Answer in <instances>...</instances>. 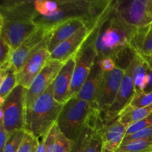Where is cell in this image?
<instances>
[{
	"mask_svg": "<svg viewBox=\"0 0 152 152\" xmlns=\"http://www.w3.org/2000/svg\"><path fill=\"white\" fill-rule=\"evenodd\" d=\"M150 152H152V151H150Z\"/></svg>",
	"mask_w": 152,
	"mask_h": 152,
	"instance_id": "obj_41",
	"label": "cell"
},
{
	"mask_svg": "<svg viewBox=\"0 0 152 152\" xmlns=\"http://www.w3.org/2000/svg\"><path fill=\"white\" fill-rule=\"evenodd\" d=\"M75 65L76 56H74L64 63L53 83L54 98L61 104H65L67 102Z\"/></svg>",
	"mask_w": 152,
	"mask_h": 152,
	"instance_id": "obj_15",
	"label": "cell"
},
{
	"mask_svg": "<svg viewBox=\"0 0 152 152\" xmlns=\"http://www.w3.org/2000/svg\"><path fill=\"white\" fill-rule=\"evenodd\" d=\"M146 62L147 65L149 67L150 70L152 71V55H148V56H142Z\"/></svg>",
	"mask_w": 152,
	"mask_h": 152,
	"instance_id": "obj_37",
	"label": "cell"
},
{
	"mask_svg": "<svg viewBox=\"0 0 152 152\" xmlns=\"http://www.w3.org/2000/svg\"><path fill=\"white\" fill-rule=\"evenodd\" d=\"M147 3L148 0L115 1L114 14L126 27L136 31L142 29L152 24Z\"/></svg>",
	"mask_w": 152,
	"mask_h": 152,
	"instance_id": "obj_5",
	"label": "cell"
},
{
	"mask_svg": "<svg viewBox=\"0 0 152 152\" xmlns=\"http://www.w3.org/2000/svg\"><path fill=\"white\" fill-rule=\"evenodd\" d=\"M96 60H97L99 67H100V68L103 72L111 71L114 68H117L114 60L111 57H104L102 58V59H97L96 58Z\"/></svg>",
	"mask_w": 152,
	"mask_h": 152,
	"instance_id": "obj_34",
	"label": "cell"
},
{
	"mask_svg": "<svg viewBox=\"0 0 152 152\" xmlns=\"http://www.w3.org/2000/svg\"><path fill=\"white\" fill-rule=\"evenodd\" d=\"M0 38L9 45L13 51L39 28L33 20H0Z\"/></svg>",
	"mask_w": 152,
	"mask_h": 152,
	"instance_id": "obj_9",
	"label": "cell"
},
{
	"mask_svg": "<svg viewBox=\"0 0 152 152\" xmlns=\"http://www.w3.org/2000/svg\"><path fill=\"white\" fill-rule=\"evenodd\" d=\"M103 142L99 130H94L83 152H102Z\"/></svg>",
	"mask_w": 152,
	"mask_h": 152,
	"instance_id": "obj_26",
	"label": "cell"
},
{
	"mask_svg": "<svg viewBox=\"0 0 152 152\" xmlns=\"http://www.w3.org/2000/svg\"><path fill=\"white\" fill-rule=\"evenodd\" d=\"M63 106L64 104L59 103L55 99L52 83L34 105L26 110L25 132L38 139L43 138L57 123Z\"/></svg>",
	"mask_w": 152,
	"mask_h": 152,
	"instance_id": "obj_2",
	"label": "cell"
},
{
	"mask_svg": "<svg viewBox=\"0 0 152 152\" xmlns=\"http://www.w3.org/2000/svg\"><path fill=\"white\" fill-rule=\"evenodd\" d=\"M97 54L93 43L89 39L83 46L76 56V65L73 73L72 80L68 91L67 101L77 96L82 86L90 74Z\"/></svg>",
	"mask_w": 152,
	"mask_h": 152,
	"instance_id": "obj_6",
	"label": "cell"
},
{
	"mask_svg": "<svg viewBox=\"0 0 152 152\" xmlns=\"http://www.w3.org/2000/svg\"><path fill=\"white\" fill-rule=\"evenodd\" d=\"M86 25H87V23L83 18H72L53 27L48 45V49L50 53L59 45Z\"/></svg>",
	"mask_w": 152,
	"mask_h": 152,
	"instance_id": "obj_14",
	"label": "cell"
},
{
	"mask_svg": "<svg viewBox=\"0 0 152 152\" xmlns=\"http://www.w3.org/2000/svg\"><path fill=\"white\" fill-rule=\"evenodd\" d=\"M126 71L119 68L103 72L94 102V108L102 114L112 105L121 86Z\"/></svg>",
	"mask_w": 152,
	"mask_h": 152,
	"instance_id": "obj_7",
	"label": "cell"
},
{
	"mask_svg": "<svg viewBox=\"0 0 152 152\" xmlns=\"http://www.w3.org/2000/svg\"><path fill=\"white\" fill-rule=\"evenodd\" d=\"M52 30L51 28L39 26L31 37H28L16 50L13 51L10 62L17 73L35 52L44 46L48 47Z\"/></svg>",
	"mask_w": 152,
	"mask_h": 152,
	"instance_id": "obj_8",
	"label": "cell"
},
{
	"mask_svg": "<svg viewBox=\"0 0 152 152\" xmlns=\"http://www.w3.org/2000/svg\"><path fill=\"white\" fill-rule=\"evenodd\" d=\"M152 126V114L151 115L148 116V117H147L146 118L143 119V120H140V121L139 122H137V123H134L133 125L129 126V128H127V129H126V136L135 133V132H139V131L142 130V129H146V128L150 127V126Z\"/></svg>",
	"mask_w": 152,
	"mask_h": 152,
	"instance_id": "obj_32",
	"label": "cell"
},
{
	"mask_svg": "<svg viewBox=\"0 0 152 152\" xmlns=\"http://www.w3.org/2000/svg\"><path fill=\"white\" fill-rule=\"evenodd\" d=\"M135 94L136 91L132 76L128 71H126L120 90L112 105L105 113H102L105 114L104 124H108L117 119L120 113L130 104Z\"/></svg>",
	"mask_w": 152,
	"mask_h": 152,
	"instance_id": "obj_13",
	"label": "cell"
},
{
	"mask_svg": "<svg viewBox=\"0 0 152 152\" xmlns=\"http://www.w3.org/2000/svg\"><path fill=\"white\" fill-rule=\"evenodd\" d=\"M152 138V126L146 129H142V130L137 132L135 133L132 134L130 135L126 136L123 139L122 144L126 143V142H131V141L140 140H146Z\"/></svg>",
	"mask_w": 152,
	"mask_h": 152,
	"instance_id": "obj_31",
	"label": "cell"
},
{
	"mask_svg": "<svg viewBox=\"0 0 152 152\" xmlns=\"http://www.w3.org/2000/svg\"><path fill=\"white\" fill-rule=\"evenodd\" d=\"M0 101L1 104L7 95L18 86V83L17 71L10 61L0 66Z\"/></svg>",
	"mask_w": 152,
	"mask_h": 152,
	"instance_id": "obj_19",
	"label": "cell"
},
{
	"mask_svg": "<svg viewBox=\"0 0 152 152\" xmlns=\"http://www.w3.org/2000/svg\"><path fill=\"white\" fill-rule=\"evenodd\" d=\"M37 152H45V147H44V145H43L42 141H40L38 151H37Z\"/></svg>",
	"mask_w": 152,
	"mask_h": 152,
	"instance_id": "obj_39",
	"label": "cell"
},
{
	"mask_svg": "<svg viewBox=\"0 0 152 152\" xmlns=\"http://www.w3.org/2000/svg\"><path fill=\"white\" fill-rule=\"evenodd\" d=\"M115 152H126V151H116Z\"/></svg>",
	"mask_w": 152,
	"mask_h": 152,
	"instance_id": "obj_40",
	"label": "cell"
},
{
	"mask_svg": "<svg viewBox=\"0 0 152 152\" xmlns=\"http://www.w3.org/2000/svg\"><path fill=\"white\" fill-rule=\"evenodd\" d=\"M39 143L38 138L29 132H25L23 140L16 152H37Z\"/></svg>",
	"mask_w": 152,
	"mask_h": 152,
	"instance_id": "obj_25",
	"label": "cell"
},
{
	"mask_svg": "<svg viewBox=\"0 0 152 152\" xmlns=\"http://www.w3.org/2000/svg\"><path fill=\"white\" fill-rule=\"evenodd\" d=\"M94 131L88 125H83L73 140V145L70 152H83Z\"/></svg>",
	"mask_w": 152,
	"mask_h": 152,
	"instance_id": "obj_23",
	"label": "cell"
},
{
	"mask_svg": "<svg viewBox=\"0 0 152 152\" xmlns=\"http://www.w3.org/2000/svg\"><path fill=\"white\" fill-rule=\"evenodd\" d=\"M147 7H148V10L149 12L150 15L152 17V0H148V3H147Z\"/></svg>",
	"mask_w": 152,
	"mask_h": 152,
	"instance_id": "obj_38",
	"label": "cell"
},
{
	"mask_svg": "<svg viewBox=\"0 0 152 152\" xmlns=\"http://www.w3.org/2000/svg\"><path fill=\"white\" fill-rule=\"evenodd\" d=\"M50 53L47 46L41 48L34 53L17 73L18 85L24 86L28 89L36 77L49 61Z\"/></svg>",
	"mask_w": 152,
	"mask_h": 152,
	"instance_id": "obj_12",
	"label": "cell"
},
{
	"mask_svg": "<svg viewBox=\"0 0 152 152\" xmlns=\"http://www.w3.org/2000/svg\"><path fill=\"white\" fill-rule=\"evenodd\" d=\"M59 130V126L56 123L49 130L47 134L44 137L42 138V141L43 145H44L45 152H53V148H54L55 143H56V137H57Z\"/></svg>",
	"mask_w": 152,
	"mask_h": 152,
	"instance_id": "obj_29",
	"label": "cell"
},
{
	"mask_svg": "<svg viewBox=\"0 0 152 152\" xmlns=\"http://www.w3.org/2000/svg\"><path fill=\"white\" fill-rule=\"evenodd\" d=\"M137 31L122 24L114 16L113 8L111 13L99 22L88 39L94 46L97 59L113 57L132 45Z\"/></svg>",
	"mask_w": 152,
	"mask_h": 152,
	"instance_id": "obj_1",
	"label": "cell"
},
{
	"mask_svg": "<svg viewBox=\"0 0 152 152\" xmlns=\"http://www.w3.org/2000/svg\"><path fill=\"white\" fill-rule=\"evenodd\" d=\"M152 91V71L149 73V80H148V84L144 92H150Z\"/></svg>",
	"mask_w": 152,
	"mask_h": 152,
	"instance_id": "obj_36",
	"label": "cell"
},
{
	"mask_svg": "<svg viewBox=\"0 0 152 152\" xmlns=\"http://www.w3.org/2000/svg\"><path fill=\"white\" fill-rule=\"evenodd\" d=\"M152 114V105L143 108L127 106L118 116L120 123L127 129L134 123L146 118Z\"/></svg>",
	"mask_w": 152,
	"mask_h": 152,
	"instance_id": "obj_21",
	"label": "cell"
},
{
	"mask_svg": "<svg viewBox=\"0 0 152 152\" xmlns=\"http://www.w3.org/2000/svg\"><path fill=\"white\" fill-rule=\"evenodd\" d=\"M94 109L93 105L87 101L77 96L71 98L64 104L57 120L59 130L73 140Z\"/></svg>",
	"mask_w": 152,
	"mask_h": 152,
	"instance_id": "obj_4",
	"label": "cell"
},
{
	"mask_svg": "<svg viewBox=\"0 0 152 152\" xmlns=\"http://www.w3.org/2000/svg\"><path fill=\"white\" fill-rule=\"evenodd\" d=\"M126 71H128L132 76L136 94L144 92L148 86L151 70L143 56L140 53H137L132 63Z\"/></svg>",
	"mask_w": 152,
	"mask_h": 152,
	"instance_id": "obj_17",
	"label": "cell"
},
{
	"mask_svg": "<svg viewBox=\"0 0 152 152\" xmlns=\"http://www.w3.org/2000/svg\"><path fill=\"white\" fill-rule=\"evenodd\" d=\"M72 145L73 140L67 137L60 130H59L53 152H70Z\"/></svg>",
	"mask_w": 152,
	"mask_h": 152,
	"instance_id": "obj_30",
	"label": "cell"
},
{
	"mask_svg": "<svg viewBox=\"0 0 152 152\" xmlns=\"http://www.w3.org/2000/svg\"><path fill=\"white\" fill-rule=\"evenodd\" d=\"M94 31V29L91 28L88 25L80 28L50 53V59L65 63L71 58L77 56Z\"/></svg>",
	"mask_w": 152,
	"mask_h": 152,
	"instance_id": "obj_11",
	"label": "cell"
},
{
	"mask_svg": "<svg viewBox=\"0 0 152 152\" xmlns=\"http://www.w3.org/2000/svg\"><path fill=\"white\" fill-rule=\"evenodd\" d=\"M117 151L126 152H150L152 151V138L131 141L126 143L121 144Z\"/></svg>",
	"mask_w": 152,
	"mask_h": 152,
	"instance_id": "obj_24",
	"label": "cell"
},
{
	"mask_svg": "<svg viewBox=\"0 0 152 152\" xmlns=\"http://www.w3.org/2000/svg\"><path fill=\"white\" fill-rule=\"evenodd\" d=\"M10 135L5 130L2 122L0 121V152H2Z\"/></svg>",
	"mask_w": 152,
	"mask_h": 152,
	"instance_id": "obj_35",
	"label": "cell"
},
{
	"mask_svg": "<svg viewBox=\"0 0 152 152\" xmlns=\"http://www.w3.org/2000/svg\"><path fill=\"white\" fill-rule=\"evenodd\" d=\"M137 53V52L131 45L126 47V48L119 51L117 54H115L111 58L114 60L117 68L126 71L134 59Z\"/></svg>",
	"mask_w": 152,
	"mask_h": 152,
	"instance_id": "obj_22",
	"label": "cell"
},
{
	"mask_svg": "<svg viewBox=\"0 0 152 152\" xmlns=\"http://www.w3.org/2000/svg\"><path fill=\"white\" fill-rule=\"evenodd\" d=\"M126 128L120 123L118 118L105 125L100 129L103 148L102 152H115L121 145L126 136Z\"/></svg>",
	"mask_w": 152,
	"mask_h": 152,
	"instance_id": "obj_16",
	"label": "cell"
},
{
	"mask_svg": "<svg viewBox=\"0 0 152 152\" xmlns=\"http://www.w3.org/2000/svg\"><path fill=\"white\" fill-rule=\"evenodd\" d=\"M152 105V91L136 94L128 106L132 108H143Z\"/></svg>",
	"mask_w": 152,
	"mask_h": 152,
	"instance_id": "obj_28",
	"label": "cell"
},
{
	"mask_svg": "<svg viewBox=\"0 0 152 152\" xmlns=\"http://www.w3.org/2000/svg\"><path fill=\"white\" fill-rule=\"evenodd\" d=\"M132 45L142 56L152 55V24L137 31L132 41Z\"/></svg>",
	"mask_w": 152,
	"mask_h": 152,
	"instance_id": "obj_20",
	"label": "cell"
},
{
	"mask_svg": "<svg viewBox=\"0 0 152 152\" xmlns=\"http://www.w3.org/2000/svg\"><path fill=\"white\" fill-rule=\"evenodd\" d=\"M27 90L24 86L18 85L1 104L0 121L10 135L17 131L25 130Z\"/></svg>",
	"mask_w": 152,
	"mask_h": 152,
	"instance_id": "obj_3",
	"label": "cell"
},
{
	"mask_svg": "<svg viewBox=\"0 0 152 152\" xmlns=\"http://www.w3.org/2000/svg\"><path fill=\"white\" fill-rule=\"evenodd\" d=\"M102 75L103 71H102L97 60L96 59L88 77L76 96L79 99L88 102L94 108L95 98Z\"/></svg>",
	"mask_w": 152,
	"mask_h": 152,
	"instance_id": "obj_18",
	"label": "cell"
},
{
	"mask_svg": "<svg viewBox=\"0 0 152 152\" xmlns=\"http://www.w3.org/2000/svg\"><path fill=\"white\" fill-rule=\"evenodd\" d=\"M64 63L53 59H49L41 72L34 80L27 90L26 110L31 108L34 102L47 91L49 86L53 83Z\"/></svg>",
	"mask_w": 152,
	"mask_h": 152,
	"instance_id": "obj_10",
	"label": "cell"
},
{
	"mask_svg": "<svg viewBox=\"0 0 152 152\" xmlns=\"http://www.w3.org/2000/svg\"><path fill=\"white\" fill-rule=\"evenodd\" d=\"M12 50L11 48L5 41L0 38V66L7 62H10L11 59Z\"/></svg>",
	"mask_w": 152,
	"mask_h": 152,
	"instance_id": "obj_33",
	"label": "cell"
},
{
	"mask_svg": "<svg viewBox=\"0 0 152 152\" xmlns=\"http://www.w3.org/2000/svg\"><path fill=\"white\" fill-rule=\"evenodd\" d=\"M25 130H20L14 132L10 136L8 141L6 143L2 152H16L24 136H25Z\"/></svg>",
	"mask_w": 152,
	"mask_h": 152,
	"instance_id": "obj_27",
	"label": "cell"
}]
</instances>
